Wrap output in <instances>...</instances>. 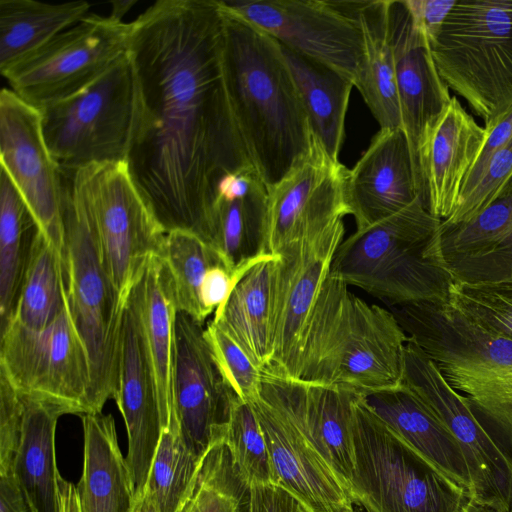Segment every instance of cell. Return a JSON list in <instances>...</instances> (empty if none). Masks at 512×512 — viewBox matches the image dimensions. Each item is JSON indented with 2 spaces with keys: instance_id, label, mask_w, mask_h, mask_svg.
Masks as SVG:
<instances>
[{
  "instance_id": "cell-6",
  "label": "cell",
  "mask_w": 512,
  "mask_h": 512,
  "mask_svg": "<svg viewBox=\"0 0 512 512\" xmlns=\"http://www.w3.org/2000/svg\"><path fill=\"white\" fill-rule=\"evenodd\" d=\"M352 496L364 512H462L459 485L391 430L357 394L353 402Z\"/></svg>"
},
{
  "instance_id": "cell-30",
  "label": "cell",
  "mask_w": 512,
  "mask_h": 512,
  "mask_svg": "<svg viewBox=\"0 0 512 512\" xmlns=\"http://www.w3.org/2000/svg\"><path fill=\"white\" fill-rule=\"evenodd\" d=\"M388 6L389 0L356 1L363 49L355 87L380 129H402Z\"/></svg>"
},
{
  "instance_id": "cell-33",
  "label": "cell",
  "mask_w": 512,
  "mask_h": 512,
  "mask_svg": "<svg viewBox=\"0 0 512 512\" xmlns=\"http://www.w3.org/2000/svg\"><path fill=\"white\" fill-rule=\"evenodd\" d=\"M85 1L0 0V71L35 52L87 15Z\"/></svg>"
},
{
  "instance_id": "cell-41",
  "label": "cell",
  "mask_w": 512,
  "mask_h": 512,
  "mask_svg": "<svg viewBox=\"0 0 512 512\" xmlns=\"http://www.w3.org/2000/svg\"><path fill=\"white\" fill-rule=\"evenodd\" d=\"M448 302L483 329L512 340V283L453 282Z\"/></svg>"
},
{
  "instance_id": "cell-49",
  "label": "cell",
  "mask_w": 512,
  "mask_h": 512,
  "mask_svg": "<svg viewBox=\"0 0 512 512\" xmlns=\"http://www.w3.org/2000/svg\"><path fill=\"white\" fill-rule=\"evenodd\" d=\"M249 512H311L300 500L277 484L250 486Z\"/></svg>"
},
{
  "instance_id": "cell-25",
  "label": "cell",
  "mask_w": 512,
  "mask_h": 512,
  "mask_svg": "<svg viewBox=\"0 0 512 512\" xmlns=\"http://www.w3.org/2000/svg\"><path fill=\"white\" fill-rule=\"evenodd\" d=\"M268 189L253 166L220 184L209 245L235 273L271 256L263 254Z\"/></svg>"
},
{
  "instance_id": "cell-1",
  "label": "cell",
  "mask_w": 512,
  "mask_h": 512,
  "mask_svg": "<svg viewBox=\"0 0 512 512\" xmlns=\"http://www.w3.org/2000/svg\"><path fill=\"white\" fill-rule=\"evenodd\" d=\"M219 0H159L135 21L130 176L166 232L209 244L222 181L253 166L224 79Z\"/></svg>"
},
{
  "instance_id": "cell-27",
  "label": "cell",
  "mask_w": 512,
  "mask_h": 512,
  "mask_svg": "<svg viewBox=\"0 0 512 512\" xmlns=\"http://www.w3.org/2000/svg\"><path fill=\"white\" fill-rule=\"evenodd\" d=\"M81 416L83 470L76 486L80 512H133L134 485L118 444L114 418L102 412Z\"/></svg>"
},
{
  "instance_id": "cell-2",
  "label": "cell",
  "mask_w": 512,
  "mask_h": 512,
  "mask_svg": "<svg viewBox=\"0 0 512 512\" xmlns=\"http://www.w3.org/2000/svg\"><path fill=\"white\" fill-rule=\"evenodd\" d=\"M219 2L231 110L250 162L270 190L309 152L313 134L279 42Z\"/></svg>"
},
{
  "instance_id": "cell-3",
  "label": "cell",
  "mask_w": 512,
  "mask_h": 512,
  "mask_svg": "<svg viewBox=\"0 0 512 512\" xmlns=\"http://www.w3.org/2000/svg\"><path fill=\"white\" fill-rule=\"evenodd\" d=\"M331 273L309 319L296 378L358 394L399 386L408 337L393 313L353 294Z\"/></svg>"
},
{
  "instance_id": "cell-17",
  "label": "cell",
  "mask_w": 512,
  "mask_h": 512,
  "mask_svg": "<svg viewBox=\"0 0 512 512\" xmlns=\"http://www.w3.org/2000/svg\"><path fill=\"white\" fill-rule=\"evenodd\" d=\"M0 156L40 233L63 244V177L44 138L40 110L12 89L0 93Z\"/></svg>"
},
{
  "instance_id": "cell-29",
  "label": "cell",
  "mask_w": 512,
  "mask_h": 512,
  "mask_svg": "<svg viewBox=\"0 0 512 512\" xmlns=\"http://www.w3.org/2000/svg\"><path fill=\"white\" fill-rule=\"evenodd\" d=\"M24 419L21 441L12 472L24 489L35 512H61L55 454L58 419L69 414L55 403L21 396Z\"/></svg>"
},
{
  "instance_id": "cell-37",
  "label": "cell",
  "mask_w": 512,
  "mask_h": 512,
  "mask_svg": "<svg viewBox=\"0 0 512 512\" xmlns=\"http://www.w3.org/2000/svg\"><path fill=\"white\" fill-rule=\"evenodd\" d=\"M249 502L250 486L223 440L203 457L192 490L179 512H249Z\"/></svg>"
},
{
  "instance_id": "cell-47",
  "label": "cell",
  "mask_w": 512,
  "mask_h": 512,
  "mask_svg": "<svg viewBox=\"0 0 512 512\" xmlns=\"http://www.w3.org/2000/svg\"><path fill=\"white\" fill-rule=\"evenodd\" d=\"M251 267L233 273L223 265H216L207 271L199 291L200 304L206 319L225 303L237 281Z\"/></svg>"
},
{
  "instance_id": "cell-34",
  "label": "cell",
  "mask_w": 512,
  "mask_h": 512,
  "mask_svg": "<svg viewBox=\"0 0 512 512\" xmlns=\"http://www.w3.org/2000/svg\"><path fill=\"white\" fill-rule=\"evenodd\" d=\"M66 305L60 250L38 230L13 312L7 321L15 320L26 327L42 329L51 324Z\"/></svg>"
},
{
  "instance_id": "cell-18",
  "label": "cell",
  "mask_w": 512,
  "mask_h": 512,
  "mask_svg": "<svg viewBox=\"0 0 512 512\" xmlns=\"http://www.w3.org/2000/svg\"><path fill=\"white\" fill-rule=\"evenodd\" d=\"M235 397L216 365L203 325L178 312L173 406L182 439L197 458L224 440Z\"/></svg>"
},
{
  "instance_id": "cell-46",
  "label": "cell",
  "mask_w": 512,
  "mask_h": 512,
  "mask_svg": "<svg viewBox=\"0 0 512 512\" xmlns=\"http://www.w3.org/2000/svg\"><path fill=\"white\" fill-rule=\"evenodd\" d=\"M484 129L485 138L483 144L465 178L458 204L465 200L474 190L492 154L512 138V104Z\"/></svg>"
},
{
  "instance_id": "cell-22",
  "label": "cell",
  "mask_w": 512,
  "mask_h": 512,
  "mask_svg": "<svg viewBox=\"0 0 512 512\" xmlns=\"http://www.w3.org/2000/svg\"><path fill=\"white\" fill-rule=\"evenodd\" d=\"M345 197L357 230L422 198L409 143L401 128L380 129L375 134L354 167L347 171Z\"/></svg>"
},
{
  "instance_id": "cell-19",
  "label": "cell",
  "mask_w": 512,
  "mask_h": 512,
  "mask_svg": "<svg viewBox=\"0 0 512 512\" xmlns=\"http://www.w3.org/2000/svg\"><path fill=\"white\" fill-rule=\"evenodd\" d=\"M265 438L275 484L311 512H354L355 502L309 441L272 380L263 373L259 395L250 402Z\"/></svg>"
},
{
  "instance_id": "cell-13",
  "label": "cell",
  "mask_w": 512,
  "mask_h": 512,
  "mask_svg": "<svg viewBox=\"0 0 512 512\" xmlns=\"http://www.w3.org/2000/svg\"><path fill=\"white\" fill-rule=\"evenodd\" d=\"M402 384L455 438L469 472L470 498L508 512L512 507V455L481 424L466 397L448 384L435 363L409 339Z\"/></svg>"
},
{
  "instance_id": "cell-53",
  "label": "cell",
  "mask_w": 512,
  "mask_h": 512,
  "mask_svg": "<svg viewBox=\"0 0 512 512\" xmlns=\"http://www.w3.org/2000/svg\"><path fill=\"white\" fill-rule=\"evenodd\" d=\"M136 4V1L134 0H128V1H113L111 2L112 5V11L109 15L113 19L123 21V16L130 10V8Z\"/></svg>"
},
{
  "instance_id": "cell-12",
  "label": "cell",
  "mask_w": 512,
  "mask_h": 512,
  "mask_svg": "<svg viewBox=\"0 0 512 512\" xmlns=\"http://www.w3.org/2000/svg\"><path fill=\"white\" fill-rule=\"evenodd\" d=\"M131 29L132 22L88 14L1 74L40 110L80 91L124 56Z\"/></svg>"
},
{
  "instance_id": "cell-24",
  "label": "cell",
  "mask_w": 512,
  "mask_h": 512,
  "mask_svg": "<svg viewBox=\"0 0 512 512\" xmlns=\"http://www.w3.org/2000/svg\"><path fill=\"white\" fill-rule=\"evenodd\" d=\"M264 374L272 380L309 441L352 496V412L358 393L340 386L304 384Z\"/></svg>"
},
{
  "instance_id": "cell-43",
  "label": "cell",
  "mask_w": 512,
  "mask_h": 512,
  "mask_svg": "<svg viewBox=\"0 0 512 512\" xmlns=\"http://www.w3.org/2000/svg\"><path fill=\"white\" fill-rule=\"evenodd\" d=\"M512 181V138L489 158L471 194L461 201L443 226L465 223L489 206Z\"/></svg>"
},
{
  "instance_id": "cell-7",
  "label": "cell",
  "mask_w": 512,
  "mask_h": 512,
  "mask_svg": "<svg viewBox=\"0 0 512 512\" xmlns=\"http://www.w3.org/2000/svg\"><path fill=\"white\" fill-rule=\"evenodd\" d=\"M430 48L484 128L512 104V0H457Z\"/></svg>"
},
{
  "instance_id": "cell-9",
  "label": "cell",
  "mask_w": 512,
  "mask_h": 512,
  "mask_svg": "<svg viewBox=\"0 0 512 512\" xmlns=\"http://www.w3.org/2000/svg\"><path fill=\"white\" fill-rule=\"evenodd\" d=\"M134 111L128 51L80 91L40 109L45 141L61 171L126 163Z\"/></svg>"
},
{
  "instance_id": "cell-31",
  "label": "cell",
  "mask_w": 512,
  "mask_h": 512,
  "mask_svg": "<svg viewBox=\"0 0 512 512\" xmlns=\"http://www.w3.org/2000/svg\"><path fill=\"white\" fill-rule=\"evenodd\" d=\"M276 256L251 267L235 284L212 321L225 331L263 372L271 357L272 290Z\"/></svg>"
},
{
  "instance_id": "cell-14",
  "label": "cell",
  "mask_w": 512,
  "mask_h": 512,
  "mask_svg": "<svg viewBox=\"0 0 512 512\" xmlns=\"http://www.w3.org/2000/svg\"><path fill=\"white\" fill-rule=\"evenodd\" d=\"M220 1L282 46L337 71L355 86L363 49L356 1Z\"/></svg>"
},
{
  "instance_id": "cell-20",
  "label": "cell",
  "mask_w": 512,
  "mask_h": 512,
  "mask_svg": "<svg viewBox=\"0 0 512 512\" xmlns=\"http://www.w3.org/2000/svg\"><path fill=\"white\" fill-rule=\"evenodd\" d=\"M128 436L126 456L135 496L145 491L163 430L156 379L149 359L138 312L131 296L126 302L113 395Z\"/></svg>"
},
{
  "instance_id": "cell-52",
  "label": "cell",
  "mask_w": 512,
  "mask_h": 512,
  "mask_svg": "<svg viewBox=\"0 0 512 512\" xmlns=\"http://www.w3.org/2000/svg\"><path fill=\"white\" fill-rule=\"evenodd\" d=\"M133 512H158L154 500L146 490L142 495L136 497Z\"/></svg>"
},
{
  "instance_id": "cell-40",
  "label": "cell",
  "mask_w": 512,
  "mask_h": 512,
  "mask_svg": "<svg viewBox=\"0 0 512 512\" xmlns=\"http://www.w3.org/2000/svg\"><path fill=\"white\" fill-rule=\"evenodd\" d=\"M224 442L249 486L275 484L269 452L256 413L250 402L237 396L232 403Z\"/></svg>"
},
{
  "instance_id": "cell-28",
  "label": "cell",
  "mask_w": 512,
  "mask_h": 512,
  "mask_svg": "<svg viewBox=\"0 0 512 512\" xmlns=\"http://www.w3.org/2000/svg\"><path fill=\"white\" fill-rule=\"evenodd\" d=\"M131 296L140 319L167 427L175 418L173 366L178 308L171 276L161 255H155L149 260Z\"/></svg>"
},
{
  "instance_id": "cell-48",
  "label": "cell",
  "mask_w": 512,
  "mask_h": 512,
  "mask_svg": "<svg viewBox=\"0 0 512 512\" xmlns=\"http://www.w3.org/2000/svg\"><path fill=\"white\" fill-rule=\"evenodd\" d=\"M457 0H404L414 28L430 46Z\"/></svg>"
},
{
  "instance_id": "cell-26",
  "label": "cell",
  "mask_w": 512,
  "mask_h": 512,
  "mask_svg": "<svg viewBox=\"0 0 512 512\" xmlns=\"http://www.w3.org/2000/svg\"><path fill=\"white\" fill-rule=\"evenodd\" d=\"M359 395L418 454L470 492L469 472L455 438L411 390L401 383Z\"/></svg>"
},
{
  "instance_id": "cell-44",
  "label": "cell",
  "mask_w": 512,
  "mask_h": 512,
  "mask_svg": "<svg viewBox=\"0 0 512 512\" xmlns=\"http://www.w3.org/2000/svg\"><path fill=\"white\" fill-rule=\"evenodd\" d=\"M442 267L457 283H512V235L485 256L446 262Z\"/></svg>"
},
{
  "instance_id": "cell-51",
  "label": "cell",
  "mask_w": 512,
  "mask_h": 512,
  "mask_svg": "<svg viewBox=\"0 0 512 512\" xmlns=\"http://www.w3.org/2000/svg\"><path fill=\"white\" fill-rule=\"evenodd\" d=\"M59 496L61 512H80L77 487L64 480L59 481Z\"/></svg>"
},
{
  "instance_id": "cell-23",
  "label": "cell",
  "mask_w": 512,
  "mask_h": 512,
  "mask_svg": "<svg viewBox=\"0 0 512 512\" xmlns=\"http://www.w3.org/2000/svg\"><path fill=\"white\" fill-rule=\"evenodd\" d=\"M388 15L402 130L409 143L421 192L417 171L418 144L427 124L443 110L451 97L433 60L430 44L414 28L404 0H389Z\"/></svg>"
},
{
  "instance_id": "cell-39",
  "label": "cell",
  "mask_w": 512,
  "mask_h": 512,
  "mask_svg": "<svg viewBox=\"0 0 512 512\" xmlns=\"http://www.w3.org/2000/svg\"><path fill=\"white\" fill-rule=\"evenodd\" d=\"M202 459L188 449L176 418L172 419L163 430L145 488L158 512H179L192 490Z\"/></svg>"
},
{
  "instance_id": "cell-54",
  "label": "cell",
  "mask_w": 512,
  "mask_h": 512,
  "mask_svg": "<svg viewBox=\"0 0 512 512\" xmlns=\"http://www.w3.org/2000/svg\"><path fill=\"white\" fill-rule=\"evenodd\" d=\"M462 512H501L494 506L476 501L472 498L469 499L468 503L466 504L465 508Z\"/></svg>"
},
{
  "instance_id": "cell-5",
  "label": "cell",
  "mask_w": 512,
  "mask_h": 512,
  "mask_svg": "<svg viewBox=\"0 0 512 512\" xmlns=\"http://www.w3.org/2000/svg\"><path fill=\"white\" fill-rule=\"evenodd\" d=\"M63 244L60 250L66 298L90 361L89 413L113 398L126 302L103 262L90 218L63 174Z\"/></svg>"
},
{
  "instance_id": "cell-21",
  "label": "cell",
  "mask_w": 512,
  "mask_h": 512,
  "mask_svg": "<svg viewBox=\"0 0 512 512\" xmlns=\"http://www.w3.org/2000/svg\"><path fill=\"white\" fill-rule=\"evenodd\" d=\"M484 138V127L456 97L425 127L417 149V171L424 205L433 216L443 221L456 209Z\"/></svg>"
},
{
  "instance_id": "cell-45",
  "label": "cell",
  "mask_w": 512,
  "mask_h": 512,
  "mask_svg": "<svg viewBox=\"0 0 512 512\" xmlns=\"http://www.w3.org/2000/svg\"><path fill=\"white\" fill-rule=\"evenodd\" d=\"M23 419L21 395L0 374V475L12 472L21 441Z\"/></svg>"
},
{
  "instance_id": "cell-15",
  "label": "cell",
  "mask_w": 512,
  "mask_h": 512,
  "mask_svg": "<svg viewBox=\"0 0 512 512\" xmlns=\"http://www.w3.org/2000/svg\"><path fill=\"white\" fill-rule=\"evenodd\" d=\"M344 234L342 219L286 246L277 255L272 290L271 357L263 373L295 380L313 307Z\"/></svg>"
},
{
  "instance_id": "cell-38",
  "label": "cell",
  "mask_w": 512,
  "mask_h": 512,
  "mask_svg": "<svg viewBox=\"0 0 512 512\" xmlns=\"http://www.w3.org/2000/svg\"><path fill=\"white\" fill-rule=\"evenodd\" d=\"M168 267L178 312L204 324L199 291L207 271L223 265L217 252L199 236L184 230L166 233L161 255Z\"/></svg>"
},
{
  "instance_id": "cell-10",
  "label": "cell",
  "mask_w": 512,
  "mask_h": 512,
  "mask_svg": "<svg viewBox=\"0 0 512 512\" xmlns=\"http://www.w3.org/2000/svg\"><path fill=\"white\" fill-rule=\"evenodd\" d=\"M68 177L96 233L110 279L125 302L166 231L135 186L126 163L94 164Z\"/></svg>"
},
{
  "instance_id": "cell-42",
  "label": "cell",
  "mask_w": 512,
  "mask_h": 512,
  "mask_svg": "<svg viewBox=\"0 0 512 512\" xmlns=\"http://www.w3.org/2000/svg\"><path fill=\"white\" fill-rule=\"evenodd\" d=\"M204 335L216 365L228 387L241 400L253 401L260 393L263 371L212 320L204 328Z\"/></svg>"
},
{
  "instance_id": "cell-4",
  "label": "cell",
  "mask_w": 512,
  "mask_h": 512,
  "mask_svg": "<svg viewBox=\"0 0 512 512\" xmlns=\"http://www.w3.org/2000/svg\"><path fill=\"white\" fill-rule=\"evenodd\" d=\"M389 310L512 455V340L483 329L449 302L400 304Z\"/></svg>"
},
{
  "instance_id": "cell-11",
  "label": "cell",
  "mask_w": 512,
  "mask_h": 512,
  "mask_svg": "<svg viewBox=\"0 0 512 512\" xmlns=\"http://www.w3.org/2000/svg\"><path fill=\"white\" fill-rule=\"evenodd\" d=\"M0 374L21 396L58 404L69 414L89 413L90 361L68 303L42 329L15 320L1 325Z\"/></svg>"
},
{
  "instance_id": "cell-35",
  "label": "cell",
  "mask_w": 512,
  "mask_h": 512,
  "mask_svg": "<svg viewBox=\"0 0 512 512\" xmlns=\"http://www.w3.org/2000/svg\"><path fill=\"white\" fill-rule=\"evenodd\" d=\"M38 227L8 174L0 171V316H11Z\"/></svg>"
},
{
  "instance_id": "cell-32",
  "label": "cell",
  "mask_w": 512,
  "mask_h": 512,
  "mask_svg": "<svg viewBox=\"0 0 512 512\" xmlns=\"http://www.w3.org/2000/svg\"><path fill=\"white\" fill-rule=\"evenodd\" d=\"M281 48L297 85L313 136L331 159L339 161L354 83L319 62L282 45Z\"/></svg>"
},
{
  "instance_id": "cell-55",
  "label": "cell",
  "mask_w": 512,
  "mask_h": 512,
  "mask_svg": "<svg viewBox=\"0 0 512 512\" xmlns=\"http://www.w3.org/2000/svg\"><path fill=\"white\" fill-rule=\"evenodd\" d=\"M508 512H512V507L510 508V510Z\"/></svg>"
},
{
  "instance_id": "cell-8",
  "label": "cell",
  "mask_w": 512,
  "mask_h": 512,
  "mask_svg": "<svg viewBox=\"0 0 512 512\" xmlns=\"http://www.w3.org/2000/svg\"><path fill=\"white\" fill-rule=\"evenodd\" d=\"M441 223L418 197L343 240L333 257L331 273L348 286L378 298L396 301L417 297L440 275L439 266L427 251Z\"/></svg>"
},
{
  "instance_id": "cell-36",
  "label": "cell",
  "mask_w": 512,
  "mask_h": 512,
  "mask_svg": "<svg viewBox=\"0 0 512 512\" xmlns=\"http://www.w3.org/2000/svg\"><path fill=\"white\" fill-rule=\"evenodd\" d=\"M512 235V181L501 194L468 222L443 226L428 253L441 267L450 261L472 259L494 251Z\"/></svg>"
},
{
  "instance_id": "cell-50",
  "label": "cell",
  "mask_w": 512,
  "mask_h": 512,
  "mask_svg": "<svg viewBox=\"0 0 512 512\" xmlns=\"http://www.w3.org/2000/svg\"><path fill=\"white\" fill-rule=\"evenodd\" d=\"M0 512H35L13 474L0 475Z\"/></svg>"
},
{
  "instance_id": "cell-16",
  "label": "cell",
  "mask_w": 512,
  "mask_h": 512,
  "mask_svg": "<svg viewBox=\"0 0 512 512\" xmlns=\"http://www.w3.org/2000/svg\"><path fill=\"white\" fill-rule=\"evenodd\" d=\"M348 169L331 159L313 136L309 152L268 190L263 254L313 236L349 215L345 197Z\"/></svg>"
}]
</instances>
